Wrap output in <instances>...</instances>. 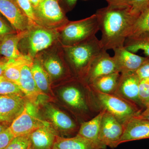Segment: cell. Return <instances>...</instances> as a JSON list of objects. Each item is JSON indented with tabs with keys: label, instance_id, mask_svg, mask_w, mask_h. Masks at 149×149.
I'll return each instance as SVG.
<instances>
[{
	"label": "cell",
	"instance_id": "4fadbf2b",
	"mask_svg": "<svg viewBox=\"0 0 149 149\" xmlns=\"http://www.w3.org/2000/svg\"><path fill=\"white\" fill-rule=\"evenodd\" d=\"M140 81L135 72L120 73V80L114 94L135 104L144 110L139 98Z\"/></svg>",
	"mask_w": 149,
	"mask_h": 149
},
{
	"label": "cell",
	"instance_id": "3957f363",
	"mask_svg": "<svg viewBox=\"0 0 149 149\" xmlns=\"http://www.w3.org/2000/svg\"><path fill=\"white\" fill-rule=\"evenodd\" d=\"M62 49L65 61L79 79L83 80L93 60L103 49L95 36L73 45L62 46Z\"/></svg>",
	"mask_w": 149,
	"mask_h": 149
},
{
	"label": "cell",
	"instance_id": "60d3db41",
	"mask_svg": "<svg viewBox=\"0 0 149 149\" xmlns=\"http://www.w3.org/2000/svg\"><path fill=\"white\" fill-rule=\"evenodd\" d=\"M83 1H88V0H83Z\"/></svg>",
	"mask_w": 149,
	"mask_h": 149
},
{
	"label": "cell",
	"instance_id": "e575fe53",
	"mask_svg": "<svg viewBox=\"0 0 149 149\" xmlns=\"http://www.w3.org/2000/svg\"><path fill=\"white\" fill-rule=\"evenodd\" d=\"M136 74L140 80L149 77V58L136 70Z\"/></svg>",
	"mask_w": 149,
	"mask_h": 149
},
{
	"label": "cell",
	"instance_id": "d6986e66",
	"mask_svg": "<svg viewBox=\"0 0 149 149\" xmlns=\"http://www.w3.org/2000/svg\"><path fill=\"white\" fill-rule=\"evenodd\" d=\"M46 114L57 129L65 134L73 133L77 129L76 122L68 114L52 106L46 109Z\"/></svg>",
	"mask_w": 149,
	"mask_h": 149
},
{
	"label": "cell",
	"instance_id": "4dcf8cb0",
	"mask_svg": "<svg viewBox=\"0 0 149 149\" xmlns=\"http://www.w3.org/2000/svg\"><path fill=\"white\" fill-rule=\"evenodd\" d=\"M148 8L149 0H131L130 1V13L136 17Z\"/></svg>",
	"mask_w": 149,
	"mask_h": 149
},
{
	"label": "cell",
	"instance_id": "4316f807",
	"mask_svg": "<svg viewBox=\"0 0 149 149\" xmlns=\"http://www.w3.org/2000/svg\"><path fill=\"white\" fill-rule=\"evenodd\" d=\"M144 32H149V8L136 18L128 37Z\"/></svg>",
	"mask_w": 149,
	"mask_h": 149
},
{
	"label": "cell",
	"instance_id": "d6a6232c",
	"mask_svg": "<svg viewBox=\"0 0 149 149\" xmlns=\"http://www.w3.org/2000/svg\"><path fill=\"white\" fill-rule=\"evenodd\" d=\"M9 127L0 133V149H4L14 138Z\"/></svg>",
	"mask_w": 149,
	"mask_h": 149
},
{
	"label": "cell",
	"instance_id": "9c48e42d",
	"mask_svg": "<svg viewBox=\"0 0 149 149\" xmlns=\"http://www.w3.org/2000/svg\"><path fill=\"white\" fill-rule=\"evenodd\" d=\"M124 131L123 125L109 112L104 113L100 128L99 140L104 146L111 148L120 145Z\"/></svg>",
	"mask_w": 149,
	"mask_h": 149
},
{
	"label": "cell",
	"instance_id": "ab89813d",
	"mask_svg": "<svg viewBox=\"0 0 149 149\" xmlns=\"http://www.w3.org/2000/svg\"><path fill=\"white\" fill-rule=\"evenodd\" d=\"M8 127L0 123V133H1L4 130H5Z\"/></svg>",
	"mask_w": 149,
	"mask_h": 149
},
{
	"label": "cell",
	"instance_id": "836d02e7",
	"mask_svg": "<svg viewBox=\"0 0 149 149\" xmlns=\"http://www.w3.org/2000/svg\"><path fill=\"white\" fill-rule=\"evenodd\" d=\"M17 33L13 27L10 26L0 16V40L10 34Z\"/></svg>",
	"mask_w": 149,
	"mask_h": 149
},
{
	"label": "cell",
	"instance_id": "1f68e13d",
	"mask_svg": "<svg viewBox=\"0 0 149 149\" xmlns=\"http://www.w3.org/2000/svg\"><path fill=\"white\" fill-rule=\"evenodd\" d=\"M16 1L20 8L28 17L33 25L40 26L37 24L34 10L29 0H16Z\"/></svg>",
	"mask_w": 149,
	"mask_h": 149
},
{
	"label": "cell",
	"instance_id": "7a4b0ae2",
	"mask_svg": "<svg viewBox=\"0 0 149 149\" xmlns=\"http://www.w3.org/2000/svg\"><path fill=\"white\" fill-rule=\"evenodd\" d=\"M63 101L72 110L84 118V121L92 119L102 110L92 88L83 80L80 85H65L60 92Z\"/></svg>",
	"mask_w": 149,
	"mask_h": 149
},
{
	"label": "cell",
	"instance_id": "83f0119b",
	"mask_svg": "<svg viewBox=\"0 0 149 149\" xmlns=\"http://www.w3.org/2000/svg\"><path fill=\"white\" fill-rule=\"evenodd\" d=\"M19 94L23 95L18 85L8 80L3 76L0 77V95Z\"/></svg>",
	"mask_w": 149,
	"mask_h": 149
},
{
	"label": "cell",
	"instance_id": "ac0fdd59",
	"mask_svg": "<svg viewBox=\"0 0 149 149\" xmlns=\"http://www.w3.org/2000/svg\"><path fill=\"white\" fill-rule=\"evenodd\" d=\"M57 136L50 125L37 128L30 134L32 149H53Z\"/></svg>",
	"mask_w": 149,
	"mask_h": 149
},
{
	"label": "cell",
	"instance_id": "f35d334b",
	"mask_svg": "<svg viewBox=\"0 0 149 149\" xmlns=\"http://www.w3.org/2000/svg\"><path fill=\"white\" fill-rule=\"evenodd\" d=\"M138 116L149 121V107L145 109Z\"/></svg>",
	"mask_w": 149,
	"mask_h": 149
},
{
	"label": "cell",
	"instance_id": "30bf717a",
	"mask_svg": "<svg viewBox=\"0 0 149 149\" xmlns=\"http://www.w3.org/2000/svg\"><path fill=\"white\" fill-rule=\"evenodd\" d=\"M0 13L8 20L17 33L27 32L35 26L16 0H0Z\"/></svg>",
	"mask_w": 149,
	"mask_h": 149
},
{
	"label": "cell",
	"instance_id": "5b68a950",
	"mask_svg": "<svg viewBox=\"0 0 149 149\" xmlns=\"http://www.w3.org/2000/svg\"><path fill=\"white\" fill-rule=\"evenodd\" d=\"M92 89L101 109L111 113L123 125L132 118L139 116L143 111L117 95L105 94Z\"/></svg>",
	"mask_w": 149,
	"mask_h": 149
},
{
	"label": "cell",
	"instance_id": "7c38bea8",
	"mask_svg": "<svg viewBox=\"0 0 149 149\" xmlns=\"http://www.w3.org/2000/svg\"><path fill=\"white\" fill-rule=\"evenodd\" d=\"M24 95H0V123H11L21 113L27 100Z\"/></svg>",
	"mask_w": 149,
	"mask_h": 149
},
{
	"label": "cell",
	"instance_id": "2e32d148",
	"mask_svg": "<svg viewBox=\"0 0 149 149\" xmlns=\"http://www.w3.org/2000/svg\"><path fill=\"white\" fill-rule=\"evenodd\" d=\"M124 131L120 144L149 139V121L139 116L132 118L124 125Z\"/></svg>",
	"mask_w": 149,
	"mask_h": 149
},
{
	"label": "cell",
	"instance_id": "ffe728a7",
	"mask_svg": "<svg viewBox=\"0 0 149 149\" xmlns=\"http://www.w3.org/2000/svg\"><path fill=\"white\" fill-rule=\"evenodd\" d=\"M28 31L10 34L4 37L0 40V55L8 60L21 56L23 54L19 51V45Z\"/></svg>",
	"mask_w": 149,
	"mask_h": 149
},
{
	"label": "cell",
	"instance_id": "e0dca14e",
	"mask_svg": "<svg viewBox=\"0 0 149 149\" xmlns=\"http://www.w3.org/2000/svg\"><path fill=\"white\" fill-rule=\"evenodd\" d=\"M105 111V110L102 109L92 119L81 123L77 133V135L95 144L100 149L107 148L99 140L101 123Z\"/></svg>",
	"mask_w": 149,
	"mask_h": 149
},
{
	"label": "cell",
	"instance_id": "d590c367",
	"mask_svg": "<svg viewBox=\"0 0 149 149\" xmlns=\"http://www.w3.org/2000/svg\"><path fill=\"white\" fill-rule=\"evenodd\" d=\"M58 1L62 8L66 13L74 8L77 0H58Z\"/></svg>",
	"mask_w": 149,
	"mask_h": 149
},
{
	"label": "cell",
	"instance_id": "b9f144b4",
	"mask_svg": "<svg viewBox=\"0 0 149 149\" xmlns=\"http://www.w3.org/2000/svg\"><path fill=\"white\" fill-rule=\"evenodd\" d=\"M42 1V0H41V1Z\"/></svg>",
	"mask_w": 149,
	"mask_h": 149
},
{
	"label": "cell",
	"instance_id": "f1b7e54d",
	"mask_svg": "<svg viewBox=\"0 0 149 149\" xmlns=\"http://www.w3.org/2000/svg\"><path fill=\"white\" fill-rule=\"evenodd\" d=\"M4 149H32L30 134L14 137Z\"/></svg>",
	"mask_w": 149,
	"mask_h": 149
},
{
	"label": "cell",
	"instance_id": "8992f818",
	"mask_svg": "<svg viewBox=\"0 0 149 149\" xmlns=\"http://www.w3.org/2000/svg\"><path fill=\"white\" fill-rule=\"evenodd\" d=\"M33 10L37 24L46 28L58 30L69 21L58 0H42Z\"/></svg>",
	"mask_w": 149,
	"mask_h": 149
},
{
	"label": "cell",
	"instance_id": "7402d4cb",
	"mask_svg": "<svg viewBox=\"0 0 149 149\" xmlns=\"http://www.w3.org/2000/svg\"><path fill=\"white\" fill-rule=\"evenodd\" d=\"M120 72H113L98 77L89 85L93 90L101 93L114 94L120 80Z\"/></svg>",
	"mask_w": 149,
	"mask_h": 149
},
{
	"label": "cell",
	"instance_id": "f546056e",
	"mask_svg": "<svg viewBox=\"0 0 149 149\" xmlns=\"http://www.w3.org/2000/svg\"><path fill=\"white\" fill-rule=\"evenodd\" d=\"M139 98L144 109L149 107V77L140 80Z\"/></svg>",
	"mask_w": 149,
	"mask_h": 149
},
{
	"label": "cell",
	"instance_id": "8fae6325",
	"mask_svg": "<svg viewBox=\"0 0 149 149\" xmlns=\"http://www.w3.org/2000/svg\"><path fill=\"white\" fill-rule=\"evenodd\" d=\"M116 72L118 71L113 56L103 49L93 60L83 80L90 85L99 77Z\"/></svg>",
	"mask_w": 149,
	"mask_h": 149
},
{
	"label": "cell",
	"instance_id": "74e56055",
	"mask_svg": "<svg viewBox=\"0 0 149 149\" xmlns=\"http://www.w3.org/2000/svg\"><path fill=\"white\" fill-rule=\"evenodd\" d=\"M8 60L3 58L0 59V77L3 76Z\"/></svg>",
	"mask_w": 149,
	"mask_h": 149
},
{
	"label": "cell",
	"instance_id": "5bb4252c",
	"mask_svg": "<svg viewBox=\"0 0 149 149\" xmlns=\"http://www.w3.org/2000/svg\"><path fill=\"white\" fill-rule=\"evenodd\" d=\"M34 59L26 63L21 70L19 87L27 100L38 106L45 94L37 87L32 75V66Z\"/></svg>",
	"mask_w": 149,
	"mask_h": 149
},
{
	"label": "cell",
	"instance_id": "484cf974",
	"mask_svg": "<svg viewBox=\"0 0 149 149\" xmlns=\"http://www.w3.org/2000/svg\"><path fill=\"white\" fill-rule=\"evenodd\" d=\"M32 72L35 83L40 91L43 93L49 91L50 86L49 75L38 61H33Z\"/></svg>",
	"mask_w": 149,
	"mask_h": 149
},
{
	"label": "cell",
	"instance_id": "9a60e30c",
	"mask_svg": "<svg viewBox=\"0 0 149 149\" xmlns=\"http://www.w3.org/2000/svg\"><path fill=\"white\" fill-rule=\"evenodd\" d=\"M113 58L117 66L118 70L120 73L135 72L148 58V57L141 56L131 52L125 49L124 46L113 50Z\"/></svg>",
	"mask_w": 149,
	"mask_h": 149
},
{
	"label": "cell",
	"instance_id": "cb8c5ba5",
	"mask_svg": "<svg viewBox=\"0 0 149 149\" xmlns=\"http://www.w3.org/2000/svg\"><path fill=\"white\" fill-rule=\"evenodd\" d=\"M61 55L49 56L43 63V67L46 71L49 76L54 78L63 77L68 70L64 62L65 58L63 60H62L64 58V54L62 58L59 57Z\"/></svg>",
	"mask_w": 149,
	"mask_h": 149
},
{
	"label": "cell",
	"instance_id": "44dd1931",
	"mask_svg": "<svg viewBox=\"0 0 149 149\" xmlns=\"http://www.w3.org/2000/svg\"><path fill=\"white\" fill-rule=\"evenodd\" d=\"M53 149H100L87 139L76 135L70 138L58 136Z\"/></svg>",
	"mask_w": 149,
	"mask_h": 149
},
{
	"label": "cell",
	"instance_id": "603a6c76",
	"mask_svg": "<svg viewBox=\"0 0 149 149\" xmlns=\"http://www.w3.org/2000/svg\"><path fill=\"white\" fill-rule=\"evenodd\" d=\"M33 59L29 56L23 54L18 58L9 60L3 76L19 86L22 69L24 65Z\"/></svg>",
	"mask_w": 149,
	"mask_h": 149
},
{
	"label": "cell",
	"instance_id": "8d00e7d4",
	"mask_svg": "<svg viewBox=\"0 0 149 149\" xmlns=\"http://www.w3.org/2000/svg\"><path fill=\"white\" fill-rule=\"evenodd\" d=\"M109 6L117 7H130L131 0H105Z\"/></svg>",
	"mask_w": 149,
	"mask_h": 149
},
{
	"label": "cell",
	"instance_id": "52a82bcc",
	"mask_svg": "<svg viewBox=\"0 0 149 149\" xmlns=\"http://www.w3.org/2000/svg\"><path fill=\"white\" fill-rule=\"evenodd\" d=\"M49 125V122L40 117L37 105L27 100L22 111L8 127L15 137L28 135L37 128Z\"/></svg>",
	"mask_w": 149,
	"mask_h": 149
},
{
	"label": "cell",
	"instance_id": "6da1fadb",
	"mask_svg": "<svg viewBox=\"0 0 149 149\" xmlns=\"http://www.w3.org/2000/svg\"><path fill=\"white\" fill-rule=\"evenodd\" d=\"M99 30L102 32L100 41L105 50L124 46L126 38L137 17L130 13V7H117L108 5L99 9L95 13Z\"/></svg>",
	"mask_w": 149,
	"mask_h": 149
},
{
	"label": "cell",
	"instance_id": "ba28073f",
	"mask_svg": "<svg viewBox=\"0 0 149 149\" xmlns=\"http://www.w3.org/2000/svg\"><path fill=\"white\" fill-rule=\"evenodd\" d=\"M41 26L31 28L22 40L26 43L27 55L34 58L37 54L53 44L59 37L58 31Z\"/></svg>",
	"mask_w": 149,
	"mask_h": 149
},
{
	"label": "cell",
	"instance_id": "277c9868",
	"mask_svg": "<svg viewBox=\"0 0 149 149\" xmlns=\"http://www.w3.org/2000/svg\"><path fill=\"white\" fill-rule=\"evenodd\" d=\"M62 46L73 45L96 36L99 31L95 14L76 21H69L58 29Z\"/></svg>",
	"mask_w": 149,
	"mask_h": 149
},
{
	"label": "cell",
	"instance_id": "d4e9b609",
	"mask_svg": "<svg viewBox=\"0 0 149 149\" xmlns=\"http://www.w3.org/2000/svg\"><path fill=\"white\" fill-rule=\"evenodd\" d=\"M125 49L135 54L139 51H143L149 58V32H144L126 38L124 42Z\"/></svg>",
	"mask_w": 149,
	"mask_h": 149
}]
</instances>
